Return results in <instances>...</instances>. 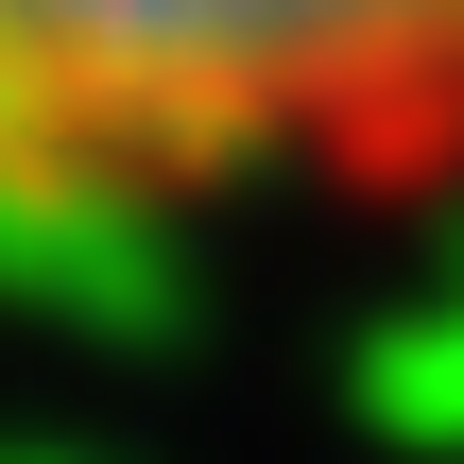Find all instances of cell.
<instances>
[{
    "mask_svg": "<svg viewBox=\"0 0 464 464\" xmlns=\"http://www.w3.org/2000/svg\"><path fill=\"white\" fill-rule=\"evenodd\" d=\"M464 172V0H0V224Z\"/></svg>",
    "mask_w": 464,
    "mask_h": 464,
    "instance_id": "1",
    "label": "cell"
}]
</instances>
